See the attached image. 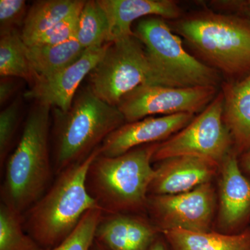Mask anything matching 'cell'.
I'll list each match as a JSON object with an SVG mask.
<instances>
[{
  "label": "cell",
  "mask_w": 250,
  "mask_h": 250,
  "mask_svg": "<svg viewBox=\"0 0 250 250\" xmlns=\"http://www.w3.org/2000/svg\"><path fill=\"white\" fill-rule=\"evenodd\" d=\"M52 108L36 102L19 143L5 164L1 202L21 215L47 191L55 176L49 148Z\"/></svg>",
  "instance_id": "6da1fadb"
},
{
  "label": "cell",
  "mask_w": 250,
  "mask_h": 250,
  "mask_svg": "<svg viewBox=\"0 0 250 250\" xmlns=\"http://www.w3.org/2000/svg\"><path fill=\"white\" fill-rule=\"evenodd\" d=\"M100 154V147L55 176L47 191L22 215L26 232L44 250L60 244L88 210L98 208L87 190L85 179L90 164Z\"/></svg>",
  "instance_id": "7a4b0ae2"
},
{
  "label": "cell",
  "mask_w": 250,
  "mask_h": 250,
  "mask_svg": "<svg viewBox=\"0 0 250 250\" xmlns=\"http://www.w3.org/2000/svg\"><path fill=\"white\" fill-rule=\"evenodd\" d=\"M52 108L51 154L55 176L84 161L126 123L117 106L105 103L88 86L77 94L67 111Z\"/></svg>",
  "instance_id": "3957f363"
},
{
  "label": "cell",
  "mask_w": 250,
  "mask_h": 250,
  "mask_svg": "<svg viewBox=\"0 0 250 250\" xmlns=\"http://www.w3.org/2000/svg\"><path fill=\"white\" fill-rule=\"evenodd\" d=\"M160 143L146 145L114 157L98 155L85 185L103 213L147 214L148 190L154 177L153 156Z\"/></svg>",
  "instance_id": "277c9868"
},
{
  "label": "cell",
  "mask_w": 250,
  "mask_h": 250,
  "mask_svg": "<svg viewBox=\"0 0 250 250\" xmlns=\"http://www.w3.org/2000/svg\"><path fill=\"white\" fill-rule=\"evenodd\" d=\"M179 35L207 62L229 76L250 73V20L205 12L177 23Z\"/></svg>",
  "instance_id": "5b68a950"
},
{
  "label": "cell",
  "mask_w": 250,
  "mask_h": 250,
  "mask_svg": "<svg viewBox=\"0 0 250 250\" xmlns=\"http://www.w3.org/2000/svg\"><path fill=\"white\" fill-rule=\"evenodd\" d=\"M134 34L144 46L156 84L181 88L216 87L219 77L215 69L188 53L180 38L164 18L141 19Z\"/></svg>",
  "instance_id": "8992f818"
},
{
  "label": "cell",
  "mask_w": 250,
  "mask_h": 250,
  "mask_svg": "<svg viewBox=\"0 0 250 250\" xmlns=\"http://www.w3.org/2000/svg\"><path fill=\"white\" fill-rule=\"evenodd\" d=\"M89 83L98 98L115 106L140 85H157L144 46L134 35L110 42Z\"/></svg>",
  "instance_id": "52a82bcc"
},
{
  "label": "cell",
  "mask_w": 250,
  "mask_h": 250,
  "mask_svg": "<svg viewBox=\"0 0 250 250\" xmlns=\"http://www.w3.org/2000/svg\"><path fill=\"white\" fill-rule=\"evenodd\" d=\"M223 92L177 134L159 143L152 162L179 156H195L220 164L233 150L223 118Z\"/></svg>",
  "instance_id": "ba28073f"
},
{
  "label": "cell",
  "mask_w": 250,
  "mask_h": 250,
  "mask_svg": "<svg viewBox=\"0 0 250 250\" xmlns=\"http://www.w3.org/2000/svg\"><path fill=\"white\" fill-rule=\"evenodd\" d=\"M218 207L213 182L177 195H149L146 212L161 233L179 229L192 232L213 231Z\"/></svg>",
  "instance_id": "9c48e42d"
},
{
  "label": "cell",
  "mask_w": 250,
  "mask_h": 250,
  "mask_svg": "<svg viewBox=\"0 0 250 250\" xmlns=\"http://www.w3.org/2000/svg\"><path fill=\"white\" fill-rule=\"evenodd\" d=\"M216 87L166 86L143 85L126 94L117 107L126 123L140 121L154 115L202 112L215 98Z\"/></svg>",
  "instance_id": "30bf717a"
},
{
  "label": "cell",
  "mask_w": 250,
  "mask_h": 250,
  "mask_svg": "<svg viewBox=\"0 0 250 250\" xmlns=\"http://www.w3.org/2000/svg\"><path fill=\"white\" fill-rule=\"evenodd\" d=\"M218 207L213 231L238 234L250 227V179L241 170L231 151L220 164Z\"/></svg>",
  "instance_id": "8fae6325"
},
{
  "label": "cell",
  "mask_w": 250,
  "mask_h": 250,
  "mask_svg": "<svg viewBox=\"0 0 250 250\" xmlns=\"http://www.w3.org/2000/svg\"><path fill=\"white\" fill-rule=\"evenodd\" d=\"M110 42L103 47L87 49L70 66L46 79H39L24 93V98L66 111L71 107L77 90L87 75L96 66Z\"/></svg>",
  "instance_id": "7c38bea8"
},
{
  "label": "cell",
  "mask_w": 250,
  "mask_h": 250,
  "mask_svg": "<svg viewBox=\"0 0 250 250\" xmlns=\"http://www.w3.org/2000/svg\"><path fill=\"white\" fill-rule=\"evenodd\" d=\"M194 117L191 113H177L126 123L104 140L100 146V155L114 157L134 148L166 141L187 126Z\"/></svg>",
  "instance_id": "4fadbf2b"
},
{
  "label": "cell",
  "mask_w": 250,
  "mask_h": 250,
  "mask_svg": "<svg viewBox=\"0 0 250 250\" xmlns=\"http://www.w3.org/2000/svg\"><path fill=\"white\" fill-rule=\"evenodd\" d=\"M149 195H177L217 179L220 164L195 156H179L157 162Z\"/></svg>",
  "instance_id": "5bb4252c"
},
{
  "label": "cell",
  "mask_w": 250,
  "mask_h": 250,
  "mask_svg": "<svg viewBox=\"0 0 250 250\" xmlns=\"http://www.w3.org/2000/svg\"><path fill=\"white\" fill-rule=\"evenodd\" d=\"M160 234L147 214L103 213L95 241L106 250H148Z\"/></svg>",
  "instance_id": "9a60e30c"
},
{
  "label": "cell",
  "mask_w": 250,
  "mask_h": 250,
  "mask_svg": "<svg viewBox=\"0 0 250 250\" xmlns=\"http://www.w3.org/2000/svg\"><path fill=\"white\" fill-rule=\"evenodd\" d=\"M109 23L108 42L134 36L133 23L147 16L176 19L182 14L173 0H98Z\"/></svg>",
  "instance_id": "2e32d148"
},
{
  "label": "cell",
  "mask_w": 250,
  "mask_h": 250,
  "mask_svg": "<svg viewBox=\"0 0 250 250\" xmlns=\"http://www.w3.org/2000/svg\"><path fill=\"white\" fill-rule=\"evenodd\" d=\"M223 118L238 156L250 149V73L223 87Z\"/></svg>",
  "instance_id": "e0dca14e"
},
{
  "label": "cell",
  "mask_w": 250,
  "mask_h": 250,
  "mask_svg": "<svg viewBox=\"0 0 250 250\" xmlns=\"http://www.w3.org/2000/svg\"><path fill=\"white\" fill-rule=\"evenodd\" d=\"M161 234L171 250H250V227L238 234L192 232L179 229Z\"/></svg>",
  "instance_id": "ac0fdd59"
},
{
  "label": "cell",
  "mask_w": 250,
  "mask_h": 250,
  "mask_svg": "<svg viewBox=\"0 0 250 250\" xmlns=\"http://www.w3.org/2000/svg\"><path fill=\"white\" fill-rule=\"evenodd\" d=\"M85 50L75 37L57 45H27V56L36 81L49 78L70 66Z\"/></svg>",
  "instance_id": "d6986e66"
},
{
  "label": "cell",
  "mask_w": 250,
  "mask_h": 250,
  "mask_svg": "<svg viewBox=\"0 0 250 250\" xmlns=\"http://www.w3.org/2000/svg\"><path fill=\"white\" fill-rule=\"evenodd\" d=\"M83 0H40L28 9L21 37L27 44L34 38L48 30L69 15L82 9Z\"/></svg>",
  "instance_id": "ffe728a7"
},
{
  "label": "cell",
  "mask_w": 250,
  "mask_h": 250,
  "mask_svg": "<svg viewBox=\"0 0 250 250\" xmlns=\"http://www.w3.org/2000/svg\"><path fill=\"white\" fill-rule=\"evenodd\" d=\"M0 75L27 81L32 85L36 76L27 56V45L20 31L0 36Z\"/></svg>",
  "instance_id": "44dd1931"
},
{
  "label": "cell",
  "mask_w": 250,
  "mask_h": 250,
  "mask_svg": "<svg viewBox=\"0 0 250 250\" xmlns=\"http://www.w3.org/2000/svg\"><path fill=\"white\" fill-rule=\"evenodd\" d=\"M76 39L86 49L108 43L109 23L98 0L85 1L81 11Z\"/></svg>",
  "instance_id": "7402d4cb"
},
{
  "label": "cell",
  "mask_w": 250,
  "mask_h": 250,
  "mask_svg": "<svg viewBox=\"0 0 250 250\" xmlns=\"http://www.w3.org/2000/svg\"><path fill=\"white\" fill-rule=\"evenodd\" d=\"M0 250H44L24 230L22 215L1 202Z\"/></svg>",
  "instance_id": "603a6c76"
},
{
  "label": "cell",
  "mask_w": 250,
  "mask_h": 250,
  "mask_svg": "<svg viewBox=\"0 0 250 250\" xmlns=\"http://www.w3.org/2000/svg\"><path fill=\"white\" fill-rule=\"evenodd\" d=\"M103 211L99 208L87 212L73 231L58 246L47 250H92L95 231Z\"/></svg>",
  "instance_id": "cb8c5ba5"
},
{
  "label": "cell",
  "mask_w": 250,
  "mask_h": 250,
  "mask_svg": "<svg viewBox=\"0 0 250 250\" xmlns=\"http://www.w3.org/2000/svg\"><path fill=\"white\" fill-rule=\"evenodd\" d=\"M21 99L16 98L0 113V166L1 170L10 156L21 116Z\"/></svg>",
  "instance_id": "d4e9b609"
},
{
  "label": "cell",
  "mask_w": 250,
  "mask_h": 250,
  "mask_svg": "<svg viewBox=\"0 0 250 250\" xmlns=\"http://www.w3.org/2000/svg\"><path fill=\"white\" fill-rule=\"evenodd\" d=\"M82 8L69 15L48 30L34 38L25 45H57L76 37Z\"/></svg>",
  "instance_id": "484cf974"
},
{
  "label": "cell",
  "mask_w": 250,
  "mask_h": 250,
  "mask_svg": "<svg viewBox=\"0 0 250 250\" xmlns=\"http://www.w3.org/2000/svg\"><path fill=\"white\" fill-rule=\"evenodd\" d=\"M27 11V3L24 0H1L0 36L22 28Z\"/></svg>",
  "instance_id": "4316f807"
},
{
  "label": "cell",
  "mask_w": 250,
  "mask_h": 250,
  "mask_svg": "<svg viewBox=\"0 0 250 250\" xmlns=\"http://www.w3.org/2000/svg\"><path fill=\"white\" fill-rule=\"evenodd\" d=\"M14 77H2L0 82V104L4 105L14 95L17 88V83Z\"/></svg>",
  "instance_id": "83f0119b"
},
{
  "label": "cell",
  "mask_w": 250,
  "mask_h": 250,
  "mask_svg": "<svg viewBox=\"0 0 250 250\" xmlns=\"http://www.w3.org/2000/svg\"><path fill=\"white\" fill-rule=\"evenodd\" d=\"M238 164L243 174L250 179V149L238 156Z\"/></svg>",
  "instance_id": "f1b7e54d"
},
{
  "label": "cell",
  "mask_w": 250,
  "mask_h": 250,
  "mask_svg": "<svg viewBox=\"0 0 250 250\" xmlns=\"http://www.w3.org/2000/svg\"><path fill=\"white\" fill-rule=\"evenodd\" d=\"M148 250H171V249L166 238L161 233L156 238L155 241L153 242L152 246L149 247Z\"/></svg>",
  "instance_id": "f546056e"
},
{
  "label": "cell",
  "mask_w": 250,
  "mask_h": 250,
  "mask_svg": "<svg viewBox=\"0 0 250 250\" xmlns=\"http://www.w3.org/2000/svg\"><path fill=\"white\" fill-rule=\"evenodd\" d=\"M92 250H106L104 248L103 246H102L101 245L99 244L98 242L95 241V243H94L93 248H92Z\"/></svg>",
  "instance_id": "4dcf8cb0"
},
{
  "label": "cell",
  "mask_w": 250,
  "mask_h": 250,
  "mask_svg": "<svg viewBox=\"0 0 250 250\" xmlns=\"http://www.w3.org/2000/svg\"><path fill=\"white\" fill-rule=\"evenodd\" d=\"M245 5V9H246V14L248 15V19L250 20V6L247 4V3H244Z\"/></svg>",
  "instance_id": "1f68e13d"
},
{
  "label": "cell",
  "mask_w": 250,
  "mask_h": 250,
  "mask_svg": "<svg viewBox=\"0 0 250 250\" xmlns=\"http://www.w3.org/2000/svg\"><path fill=\"white\" fill-rule=\"evenodd\" d=\"M247 4H248V5H249V6H250V1H247Z\"/></svg>",
  "instance_id": "d6a6232c"
}]
</instances>
